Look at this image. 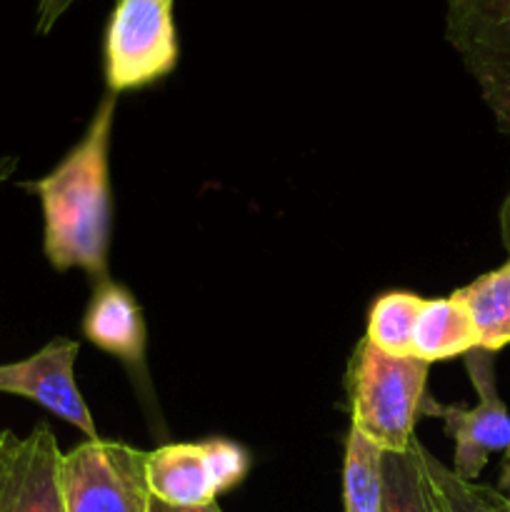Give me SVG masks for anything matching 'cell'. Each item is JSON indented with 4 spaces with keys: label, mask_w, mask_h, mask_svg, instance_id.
<instances>
[{
    "label": "cell",
    "mask_w": 510,
    "mask_h": 512,
    "mask_svg": "<svg viewBox=\"0 0 510 512\" xmlns=\"http://www.w3.org/2000/svg\"><path fill=\"white\" fill-rule=\"evenodd\" d=\"M415 438L405 453L383 455V512H435Z\"/></svg>",
    "instance_id": "2e32d148"
},
{
    "label": "cell",
    "mask_w": 510,
    "mask_h": 512,
    "mask_svg": "<svg viewBox=\"0 0 510 512\" xmlns=\"http://www.w3.org/2000/svg\"><path fill=\"white\" fill-rule=\"evenodd\" d=\"M60 490L65 512H150L145 453L115 440H85L63 453Z\"/></svg>",
    "instance_id": "8992f818"
},
{
    "label": "cell",
    "mask_w": 510,
    "mask_h": 512,
    "mask_svg": "<svg viewBox=\"0 0 510 512\" xmlns=\"http://www.w3.org/2000/svg\"><path fill=\"white\" fill-rule=\"evenodd\" d=\"M78 350V340L53 338L30 358L0 365V393L33 400L55 418L80 430L88 440H100L95 418L75 383Z\"/></svg>",
    "instance_id": "ba28073f"
},
{
    "label": "cell",
    "mask_w": 510,
    "mask_h": 512,
    "mask_svg": "<svg viewBox=\"0 0 510 512\" xmlns=\"http://www.w3.org/2000/svg\"><path fill=\"white\" fill-rule=\"evenodd\" d=\"M463 360L470 385L478 395V405H445L425 395L420 415L438 418L443 423L445 433L455 445L453 473L463 480H478L490 455L503 453L498 480V490H503L510 480V410L498 393L493 353L475 348Z\"/></svg>",
    "instance_id": "3957f363"
},
{
    "label": "cell",
    "mask_w": 510,
    "mask_h": 512,
    "mask_svg": "<svg viewBox=\"0 0 510 512\" xmlns=\"http://www.w3.org/2000/svg\"><path fill=\"white\" fill-rule=\"evenodd\" d=\"M420 463L428 475L435 512H510V500L498 488L463 480L453 468L440 463L423 443L418 445Z\"/></svg>",
    "instance_id": "4fadbf2b"
},
{
    "label": "cell",
    "mask_w": 510,
    "mask_h": 512,
    "mask_svg": "<svg viewBox=\"0 0 510 512\" xmlns=\"http://www.w3.org/2000/svg\"><path fill=\"white\" fill-rule=\"evenodd\" d=\"M500 493H505V498H508V500H510V480H508V485H505V488H503V490H500Z\"/></svg>",
    "instance_id": "44dd1931"
},
{
    "label": "cell",
    "mask_w": 510,
    "mask_h": 512,
    "mask_svg": "<svg viewBox=\"0 0 510 512\" xmlns=\"http://www.w3.org/2000/svg\"><path fill=\"white\" fill-rule=\"evenodd\" d=\"M445 35L510 135V0H445Z\"/></svg>",
    "instance_id": "52a82bcc"
},
{
    "label": "cell",
    "mask_w": 510,
    "mask_h": 512,
    "mask_svg": "<svg viewBox=\"0 0 510 512\" xmlns=\"http://www.w3.org/2000/svg\"><path fill=\"white\" fill-rule=\"evenodd\" d=\"M500 238H503L505 250L510 253V190L505 195L503 205H500Z\"/></svg>",
    "instance_id": "ac0fdd59"
},
{
    "label": "cell",
    "mask_w": 510,
    "mask_h": 512,
    "mask_svg": "<svg viewBox=\"0 0 510 512\" xmlns=\"http://www.w3.org/2000/svg\"><path fill=\"white\" fill-rule=\"evenodd\" d=\"M178 55L173 0H115L103 45L108 93L158 83L173 73Z\"/></svg>",
    "instance_id": "277c9868"
},
{
    "label": "cell",
    "mask_w": 510,
    "mask_h": 512,
    "mask_svg": "<svg viewBox=\"0 0 510 512\" xmlns=\"http://www.w3.org/2000/svg\"><path fill=\"white\" fill-rule=\"evenodd\" d=\"M383 450L350 428L345 440V512H383Z\"/></svg>",
    "instance_id": "9a60e30c"
},
{
    "label": "cell",
    "mask_w": 510,
    "mask_h": 512,
    "mask_svg": "<svg viewBox=\"0 0 510 512\" xmlns=\"http://www.w3.org/2000/svg\"><path fill=\"white\" fill-rule=\"evenodd\" d=\"M83 335L145 383L148 330L140 303L128 288L110 278L93 283V295L83 313Z\"/></svg>",
    "instance_id": "30bf717a"
},
{
    "label": "cell",
    "mask_w": 510,
    "mask_h": 512,
    "mask_svg": "<svg viewBox=\"0 0 510 512\" xmlns=\"http://www.w3.org/2000/svg\"><path fill=\"white\" fill-rule=\"evenodd\" d=\"M248 470V450L225 438L170 443L145 453V480L153 500L180 510L215 505L220 495L243 483Z\"/></svg>",
    "instance_id": "5b68a950"
},
{
    "label": "cell",
    "mask_w": 510,
    "mask_h": 512,
    "mask_svg": "<svg viewBox=\"0 0 510 512\" xmlns=\"http://www.w3.org/2000/svg\"><path fill=\"white\" fill-rule=\"evenodd\" d=\"M478 330V348L498 353L510 345V260L455 290Z\"/></svg>",
    "instance_id": "7c38bea8"
},
{
    "label": "cell",
    "mask_w": 510,
    "mask_h": 512,
    "mask_svg": "<svg viewBox=\"0 0 510 512\" xmlns=\"http://www.w3.org/2000/svg\"><path fill=\"white\" fill-rule=\"evenodd\" d=\"M63 453L48 425L28 435L0 433V512H65L60 490Z\"/></svg>",
    "instance_id": "9c48e42d"
},
{
    "label": "cell",
    "mask_w": 510,
    "mask_h": 512,
    "mask_svg": "<svg viewBox=\"0 0 510 512\" xmlns=\"http://www.w3.org/2000/svg\"><path fill=\"white\" fill-rule=\"evenodd\" d=\"M428 363L393 358L368 340L355 345L348 370L350 428L383 453H405L415 440V423L428 383Z\"/></svg>",
    "instance_id": "7a4b0ae2"
},
{
    "label": "cell",
    "mask_w": 510,
    "mask_h": 512,
    "mask_svg": "<svg viewBox=\"0 0 510 512\" xmlns=\"http://www.w3.org/2000/svg\"><path fill=\"white\" fill-rule=\"evenodd\" d=\"M150 512H220V508H218V503H215V505H208V508L180 510V508H170V505H163V503H158V500H153V508H150Z\"/></svg>",
    "instance_id": "ffe728a7"
},
{
    "label": "cell",
    "mask_w": 510,
    "mask_h": 512,
    "mask_svg": "<svg viewBox=\"0 0 510 512\" xmlns=\"http://www.w3.org/2000/svg\"><path fill=\"white\" fill-rule=\"evenodd\" d=\"M15 168H18V158H15V155L0 158V183H5V180L15 173Z\"/></svg>",
    "instance_id": "d6986e66"
},
{
    "label": "cell",
    "mask_w": 510,
    "mask_h": 512,
    "mask_svg": "<svg viewBox=\"0 0 510 512\" xmlns=\"http://www.w3.org/2000/svg\"><path fill=\"white\" fill-rule=\"evenodd\" d=\"M75 0H38V20H35V30L40 35L50 33L60 18L68 13V8Z\"/></svg>",
    "instance_id": "e0dca14e"
},
{
    "label": "cell",
    "mask_w": 510,
    "mask_h": 512,
    "mask_svg": "<svg viewBox=\"0 0 510 512\" xmlns=\"http://www.w3.org/2000/svg\"><path fill=\"white\" fill-rule=\"evenodd\" d=\"M478 348V330L458 295L425 298L413 328V358L423 363H445L465 358Z\"/></svg>",
    "instance_id": "8fae6325"
},
{
    "label": "cell",
    "mask_w": 510,
    "mask_h": 512,
    "mask_svg": "<svg viewBox=\"0 0 510 512\" xmlns=\"http://www.w3.org/2000/svg\"><path fill=\"white\" fill-rule=\"evenodd\" d=\"M115 108L118 95L105 93L80 143L48 175L20 185L43 208V250L48 263L58 273L83 270L90 283L110 278V135Z\"/></svg>",
    "instance_id": "6da1fadb"
},
{
    "label": "cell",
    "mask_w": 510,
    "mask_h": 512,
    "mask_svg": "<svg viewBox=\"0 0 510 512\" xmlns=\"http://www.w3.org/2000/svg\"><path fill=\"white\" fill-rule=\"evenodd\" d=\"M425 298L408 290H390L375 298L368 313L365 340L393 358H413V328Z\"/></svg>",
    "instance_id": "5bb4252c"
}]
</instances>
